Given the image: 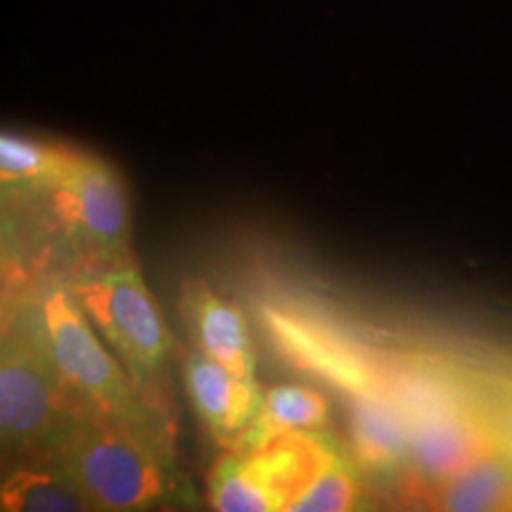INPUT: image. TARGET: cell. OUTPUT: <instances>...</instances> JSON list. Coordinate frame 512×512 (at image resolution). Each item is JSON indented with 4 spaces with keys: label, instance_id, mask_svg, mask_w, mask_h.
Returning <instances> with one entry per match:
<instances>
[{
    "label": "cell",
    "instance_id": "2",
    "mask_svg": "<svg viewBox=\"0 0 512 512\" xmlns=\"http://www.w3.org/2000/svg\"><path fill=\"white\" fill-rule=\"evenodd\" d=\"M3 195L27 197L36 204L38 226L53 238L48 256L57 254L67 266L62 278L133 256V216L126 181L117 166L93 152L76 147L72 162L55 181L36 190Z\"/></svg>",
    "mask_w": 512,
    "mask_h": 512
},
{
    "label": "cell",
    "instance_id": "7",
    "mask_svg": "<svg viewBox=\"0 0 512 512\" xmlns=\"http://www.w3.org/2000/svg\"><path fill=\"white\" fill-rule=\"evenodd\" d=\"M181 373L185 396L202 432L228 448L254 420L266 389H261L256 377L247 380L230 373L195 347L183 356Z\"/></svg>",
    "mask_w": 512,
    "mask_h": 512
},
{
    "label": "cell",
    "instance_id": "5",
    "mask_svg": "<svg viewBox=\"0 0 512 512\" xmlns=\"http://www.w3.org/2000/svg\"><path fill=\"white\" fill-rule=\"evenodd\" d=\"M86 411L57 373L31 304L3 318L0 441L3 463L55 451Z\"/></svg>",
    "mask_w": 512,
    "mask_h": 512
},
{
    "label": "cell",
    "instance_id": "11",
    "mask_svg": "<svg viewBox=\"0 0 512 512\" xmlns=\"http://www.w3.org/2000/svg\"><path fill=\"white\" fill-rule=\"evenodd\" d=\"M349 453L363 475L384 477L403 463L411 448V425L387 392L351 394Z\"/></svg>",
    "mask_w": 512,
    "mask_h": 512
},
{
    "label": "cell",
    "instance_id": "1",
    "mask_svg": "<svg viewBox=\"0 0 512 512\" xmlns=\"http://www.w3.org/2000/svg\"><path fill=\"white\" fill-rule=\"evenodd\" d=\"M29 304L57 373L83 411L174 441L171 411L147 399L62 280L46 275Z\"/></svg>",
    "mask_w": 512,
    "mask_h": 512
},
{
    "label": "cell",
    "instance_id": "9",
    "mask_svg": "<svg viewBox=\"0 0 512 512\" xmlns=\"http://www.w3.org/2000/svg\"><path fill=\"white\" fill-rule=\"evenodd\" d=\"M268 328L283 347V354L290 356L297 366L325 377L344 392H384V377L377 375L361 356L332 339L328 332L280 311H268Z\"/></svg>",
    "mask_w": 512,
    "mask_h": 512
},
{
    "label": "cell",
    "instance_id": "13",
    "mask_svg": "<svg viewBox=\"0 0 512 512\" xmlns=\"http://www.w3.org/2000/svg\"><path fill=\"white\" fill-rule=\"evenodd\" d=\"M76 147L48 143L5 131L0 136V185L3 192L36 190L55 181L72 162Z\"/></svg>",
    "mask_w": 512,
    "mask_h": 512
},
{
    "label": "cell",
    "instance_id": "10",
    "mask_svg": "<svg viewBox=\"0 0 512 512\" xmlns=\"http://www.w3.org/2000/svg\"><path fill=\"white\" fill-rule=\"evenodd\" d=\"M3 512H91L95 505L57 451L5 463L0 484Z\"/></svg>",
    "mask_w": 512,
    "mask_h": 512
},
{
    "label": "cell",
    "instance_id": "8",
    "mask_svg": "<svg viewBox=\"0 0 512 512\" xmlns=\"http://www.w3.org/2000/svg\"><path fill=\"white\" fill-rule=\"evenodd\" d=\"M192 347L221 363L230 373L254 380L256 354L245 313L226 302L200 278L185 280L178 297Z\"/></svg>",
    "mask_w": 512,
    "mask_h": 512
},
{
    "label": "cell",
    "instance_id": "12",
    "mask_svg": "<svg viewBox=\"0 0 512 512\" xmlns=\"http://www.w3.org/2000/svg\"><path fill=\"white\" fill-rule=\"evenodd\" d=\"M330 425V406L323 394L302 384H278L264 392L249 427L228 448H256L292 432H318Z\"/></svg>",
    "mask_w": 512,
    "mask_h": 512
},
{
    "label": "cell",
    "instance_id": "3",
    "mask_svg": "<svg viewBox=\"0 0 512 512\" xmlns=\"http://www.w3.org/2000/svg\"><path fill=\"white\" fill-rule=\"evenodd\" d=\"M95 510L131 512L183 501L174 441L86 413L55 448Z\"/></svg>",
    "mask_w": 512,
    "mask_h": 512
},
{
    "label": "cell",
    "instance_id": "6",
    "mask_svg": "<svg viewBox=\"0 0 512 512\" xmlns=\"http://www.w3.org/2000/svg\"><path fill=\"white\" fill-rule=\"evenodd\" d=\"M318 432H292L256 448H226L207 475L219 512H290L337 444Z\"/></svg>",
    "mask_w": 512,
    "mask_h": 512
},
{
    "label": "cell",
    "instance_id": "4",
    "mask_svg": "<svg viewBox=\"0 0 512 512\" xmlns=\"http://www.w3.org/2000/svg\"><path fill=\"white\" fill-rule=\"evenodd\" d=\"M64 285L147 399L171 411L169 373L181 351L136 256L86 268Z\"/></svg>",
    "mask_w": 512,
    "mask_h": 512
},
{
    "label": "cell",
    "instance_id": "14",
    "mask_svg": "<svg viewBox=\"0 0 512 512\" xmlns=\"http://www.w3.org/2000/svg\"><path fill=\"white\" fill-rule=\"evenodd\" d=\"M363 472L351 458V453L337 448L335 456L323 465V470L313 477L306 491L292 503L290 512H344L363 508L366 491H363Z\"/></svg>",
    "mask_w": 512,
    "mask_h": 512
}]
</instances>
